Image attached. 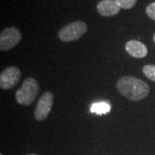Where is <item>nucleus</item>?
<instances>
[{"mask_svg": "<svg viewBox=\"0 0 155 155\" xmlns=\"http://www.w3.org/2000/svg\"><path fill=\"white\" fill-rule=\"evenodd\" d=\"M118 5L122 9L124 10H129L132 9L134 6L135 5L137 0H116Z\"/></svg>", "mask_w": 155, "mask_h": 155, "instance_id": "obj_11", "label": "nucleus"}, {"mask_svg": "<svg viewBox=\"0 0 155 155\" xmlns=\"http://www.w3.org/2000/svg\"><path fill=\"white\" fill-rule=\"evenodd\" d=\"M87 31V25L82 21H75L64 26L59 31L58 35L64 42H71L81 38Z\"/></svg>", "mask_w": 155, "mask_h": 155, "instance_id": "obj_3", "label": "nucleus"}, {"mask_svg": "<svg viewBox=\"0 0 155 155\" xmlns=\"http://www.w3.org/2000/svg\"><path fill=\"white\" fill-rule=\"evenodd\" d=\"M146 12H147V15L153 20L155 21V2L150 4L147 7L146 9Z\"/></svg>", "mask_w": 155, "mask_h": 155, "instance_id": "obj_12", "label": "nucleus"}, {"mask_svg": "<svg viewBox=\"0 0 155 155\" xmlns=\"http://www.w3.org/2000/svg\"><path fill=\"white\" fill-rule=\"evenodd\" d=\"M122 8L116 0H102L97 6V10L101 16L110 17L116 16Z\"/></svg>", "mask_w": 155, "mask_h": 155, "instance_id": "obj_7", "label": "nucleus"}, {"mask_svg": "<svg viewBox=\"0 0 155 155\" xmlns=\"http://www.w3.org/2000/svg\"><path fill=\"white\" fill-rule=\"evenodd\" d=\"M39 90L40 86L37 80L33 78H28L16 92V100L21 105H29L37 97Z\"/></svg>", "mask_w": 155, "mask_h": 155, "instance_id": "obj_2", "label": "nucleus"}, {"mask_svg": "<svg viewBox=\"0 0 155 155\" xmlns=\"http://www.w3.org/2000/svg\"><path fill=\"white\" fill-rule=\"evenodd\" d=\"M22 40V33L16 27H9L0 34V49L9 51L16 47Z\"/></svg>", "mask_w": 155, "mask_h": 155, "instance_id": "obj_4", "label": "nucleus"}, {"mask_svg": "<svg viewBox=\"0 0 155 155\" xmlns=\"http://www.w3.org/2000/svg\"><path fill=\"white\" fill-rule=\"evenodd\" d=\"M120 93L132 101L144 99L149 94V86L145 81L131 76L122 77L116 83Z\"/></svg>", "mask_w": 155, "mask_h": 155, "instance_id": "obj_1", "label": "nucleus"}, {"mask_svg": "<svg viewBox=\"0 0 155 155\" xmlns=\"http://www.w3.org/2000/svg\"><path fill=\"white\" fill-rule=\"evenodd\" d=\"M143 73L150 80L155 82V66L154 65H146L143 69Z\"/></svg>", "mask_w": 155, "mask_h": 155, "instance_id": "obj_10", "label": "nucleus"}, {"mask_svg": "<svg viewBox=\"0 0 155 155\" xmlns=\"http://www.w3.org/2000/svg\"><path fill=\"white\" fill-rule=\"evenodd\" d=\"M110 110V104L106 102H100L94 104L91 106V111L92 113H96L97 115H103V114H107Z\"/></svg>", "mask_w": 155, "mask_h": 155, "instance_id": "obj_9", "label": "nucleus"}, {"mask_svg": "<svg viewBox=\"0 0 155 155\" xmlns=\"http://www.w3.org/2000/svg\"><path fill=\"white\" fill-rule=\"evenodd\" d=\"M54 95L50 91H46L41 96L35 109V118L37 121H43L48 115L53 107Z\"/></svg>", "mask_w": 155, "mask_h": 155, "instance_id": "obj_5", "label": "nucleus"}, {"mask_svg": "<svg viewBox=\"0 0 155 155\" xmlns=\"http://www.w3.org/2000/svg\"><path fill=\"white\" fill-rule=\"evenodd\" d=\"M125 48L129 55H131L134 58H137V59L145 58L148 53L147 46L144 43L139 41H135V40L127 41L125 45Z\"/></svg>", "mask_w": 155, "mask_h": 155, "instance_id": "obj_8", "label": "nucleus"}, {"mask_svg": "<svg viewBox=\"0 0 155 155\" xmlns=\"http://www.w3.org/2000/svg\"><path fill=\"white\" fill-rule=\"evenodd\" d=\"M153 41H154V42H155V34H154V35H153Z\"/></svg>", "mask_w": 155, "mask_h": 155, "instance_id": "obj_13", "label": "nucleus"}, {"mask_svg": "<svg viewBox=\"0 0 155 155\" xmlns=\"http://www.w3.org/2000/svg\"><path fill=\"white\" fill-rule=\"evenodd\" d=\"M0 155H3V153H0Z\"/></svg>", "mask_w": 155, "mask_h": 155, "instance_id": "obj_15", "label": "nucleus"}, {"mask_svg": "<svg viewBox=\"0 0 155 155\" xmlns=\"http://www.w3.org/2000/svg\"><path fill=\"white\" fill-rule=\"evenodd\" d=\"M28 155H37V154H34V153H31V154H28Z\"/></svg>", "mask_w": 155, "mask_h": 155, "instance_id": "obj_14", "label": "nucleus"}, {"mask_svg": "<svg viewBox=\"0 0 155 155\" xmlns=\"http://www.w3.org/2000/svg\"><path fill=\"white\" fill-rule=\"evenodd\" d=\"M21 78V72L17 67L5 68L0 74V88L10 90L14 88Z\"/></svg>", "mask_w": 155, "mask_h": 155, "instance_id": "obj_6", "label": "nucleus"}]
</instances>
